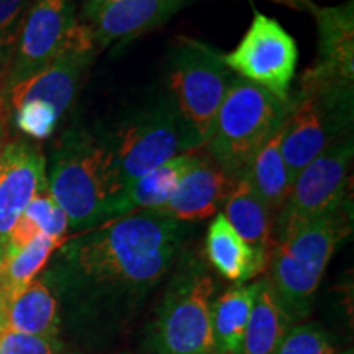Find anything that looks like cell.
Returning <instances> with one entry per match:
<instances>
[{
  "mask_svg": "<svg viewBox=\"0 0 354 354\" xmlns=\"http://www.w3.org/2000/svg\"><path fill=\"white\" fill-rule=\"evenodd\" d=\"M187 234V223L162 212H133L68 238L44 279L68 305L74 326L99 343L135 318Z\"/></svg>",
  "mask_w": 354,
  "mask_h": 354,
  "instance_id": "obj_1",
  "label": "cell"
},
{
  "mask_svg": "<svg viewBox=\"0 0 354 354\" xmlns=\"http://www.w3.org/2000/svg\"><path fill=\"white\" fill-rule=\"evenodd\" d=\"M48 167V192L76 232L112 218L117 197L104 133L71 128L53 146Z\"/></svg>",
  "mask_w": 354,
  "mask_h": 354,
  "instance_id": "obj_2",
  "label": "cell"
},
{
  "mask_svg": "<svg viewBox=\"0 0 354 354\" xmlns=\"http://www.w3.org/2000/svg\"><path fill=\"white\" fill-rule=\"evenodd\" d=\"M353 133V81L315 68L304 73L282 128L281 151L294 184L317 156Z\"/></svg>",
  "mask_w": 354,
  "mask_h": 354,
  "instance_id": "obj_3",
  "label": "cell"
},
{
  "mask_svg": "<svg viewBox=\"0 0 354 354\" xmlns=\"http://www.w3.org/2000/svg\"><path fill=\"white\" fill-rule=\"evenodd\" d=\"M349 232L351 216L346 207L274 243L266 279L292 325L310 315L323 274Z\"/></svg>",
  "mask_w": 354,
  "mask_h": 354,
  "instance_id": "obj_4",
  "label": "cell"
},
{
  "mask_svg": "<svg viewBox=\"0 0 354 354\" xmlns=\"http://www.w3.org/2000/svg\"><path fill=\"white\" fill-rule=\"evenodd\" d=\"M215 279L201 256L185 253L146 336L149 354H216L212 328Z\"/></svg>",
  "mask_w": 354,
  "mask_h": 354,
  "instance_id": "obj_5",
  "label": "cell"
},
{
  "mask_svg": "<svg viewBox=\"0 0 354 354\" xmlns=\"http://www.w3.org/2000/svg\"><path fill=\"white\" fill-rule=\"evenodd\" d=\"M104 140L117 197L133 180L179 154L202 148L169 97L130 115L117 130L104 133Z\"/></svg>",
  "mask_w": 354,
  "mask_h": 354,
  "instance_id": "obj_6",
  "label": "cell"
},
{
  "mask_svg": "<svg viewBox=\"0 0 354 354\" xmlns=\"http://www.w3.org/2000/svg\"><path fill=\"white\" fill-rule=\"evenodd\" d=\"M289 109L290 100L277 99L271 92L234 76L203 151L233 183H238L261 146L284 123Z\"/></svg>",
  "mask_w": 354,
  "mask_h": 354,
  "instance_id": "obj_7",
  "label": "cell"
},
{
  "mask_svg": "<svg viewBox=\"0 0 354 354\" xmlns=\"http://www.w3.org/2000/svg\"><path fill=\"white\" fill-rule=\"evenodd\" d=\"M233 77L215 48L187 37L176 41L167 66L169 99L202 148Z\"/></svg>",
  "mask_w": 354,
  "mask_h": 354,
  "instance_id": "obj_8",
  "label": "cell"
},
{
  "mask_svg": "<svg viewBox=\"0 0 354 354\" xmlns=\"http://www.w3.org/2000/svg\"><path fill=\"white\" fill-rule=\"evenodd\" d=\"M353 136L330 146L300 171L274 223V243L304 225L346 209L351 185Z\"/></svg>",
  "mask_w": 354,
  "mask_h": 354,
  "instance_id": "obj_9",
  "label": "cell"
},
{
  "mask_svg": "<svg viewBox=\"0 0 354 354\" xmlns=\"http://www.w3.org/2000/svg\"><path fill=\"white\" fill-rule=\"evenodd\" d=\"M223 61L238 77L277 99L290 100L289 91L299 61L297 43L272 17L253 10L245 37L232 53L223 55Z\"/></svg>",
  "mask_w": 354,
  "mask_h": 354,
  "instance_id": "obj_10",
  "label": "cell"
},
{
  "mask_svg": "<svg viewBox=\"0 0 354 354\" xmlns=\"http://www.w3.org/2000/svg\"><path fill=\"white\" fill-rule=\"evenodd\" d=\"M82 28L74 0H33L13 44L6 92L69 50Z\"/></svg>",
  "mask_w": 354,
  "mask_h": 354,
  "instance_id": "obj_11",
  "label": "cell"
},
{
  "mask_svg": "<svg viewBox=\"0 0 354 354\" xmlns=\"http://www.w3.org/2000/svg\"><path fill=\"white\" fill-rule=\"evenodd\" d=\"M84 24V21H82ZM99 51L91 28L84 24L77 41L61 53L56 59L48 63L30 77L6 92L7 107L10 113L25 102L41 100L51 104L59 117L68 112L76 99L82 77Z\"/></svg>",
  "mask_w": 354,
  "mask_h": 354,
  "instance_id": "obj_12",
  "label": "cell"
},
{
  "mask_svg": "<svg viewBox=\"0 0 354 354\" xmlns=\"http://www.w3.org/2000/svg\"><path fill=\"white\" fill-rule=\"evenodd\" d=\"M48 192L46 158L38 145L13 138L0 159V258L28 203Z\"/></svg>",
  "mask_w": 354,
  "mask_h": 354,
  "instance_id": "obj_13",
  "label": "cell"
},
{
  "mask_svg": "<svg viewBox=\"0 0 354 354\" xmlns=\"http://www.w3.org/2000/svg\"><path fill=\"white\" fill-rule=\"evenodd\" d=\"M189 2L192 0H113L81 12L79 19L91 28L97 48H122L166 24Z\"/></svg>",
  "mask_w": 354,
  "mask_h": 354,
  "instance_id": "obj_14",
  "label": "cell"
},
{
  "mask_svg": "<svg viewBox=\"0 0 354 354\" xmlns=\"http://www.w3.org/2000/svg\"><path fill=\"white\" fill-rule=\"evenodd\" d=\"M234 185L236 183L201 148L194 154L192 165L179 180L174 194L159 212L183 223L205 220L216 215Z\"/></svg>",
  "mask_w": 354,
  "mask_h": 354,
  "instance_id": "obj_15",
  "label": "cell"
},
{
  "mask_svg": "<svg viewBox=\"0 0 354 354\" xmlns=\"http://www.w3.org/2000/svg\"><path fill=\"white\" fill-rule=\"evenodd\" d=\"M308 12L317 21L318 59L313 68L328 76L354 79V8L353 0L336 7L310 3Z\"/></svg>",
  "mask_w": 354,
  "mask_h": 354,
  "instance_id": "obj_16",
  "label": "cell"
},
{
  "mask_svg": "<svg viewBox=\"0 0 354 354\" xmlns=\"http://www.w3.org/2000/svg\"><path fill=\"white\" fill-rule=\"evenodd\" d=\"M0 326L2 331L57 338L61 328L59 304L44 276L30 282L0 308Z\"/></svg>",
  "mask_w": 354,
  "mask_h": 354,
  "instance_id": "obj_17",
  "label": "cell"
},
{
  "mask_svg": "<svg viewBox=\"0 0 354 354\" xmlns=\"http://www.w3.org/2000/svg\"><path fill=\"white\" fill-rule=\"evenodd\" d=\"M205 256L212 268L228 281L243 284L268 269L269 258L258 253L234 232L223 214H216L205 238Z\"/></svg>",
  "mask_w": 354,
  "mask_h": 354,
  "instance_id": "obj_18",
  "label": "cell"
},
{
  "mask_svg": "<svg viewBox=\"0 0 354 354\" xmlns=\"http://www.w3.org/2000/svg\"><path fill=\"white\" fill-rule=\"evenodd\" d=\"M196 151L179 154L140 179L133 180L113 201L112 218H120L133 212L159 210L165 207L185 171L192 165Z\"/></svg>",
  "mask_w": 354,
  "mask_h": 354,
  "instance_id": "obj_19",
  "label": "cell"
},
{
  "mask_svg": "<svg viewBox=\"0 0 354 354\" xmlns=\"http://www.w3.org/2000/svg\"><path fill=\"white\" fill-rule=\"evenodd\" d=\"M221 214L243 241L258 253L271 256L276 215L261 201L246 177H241L234 185Z\"/></svg>",
  "mask_w": 354,
  "mask_h": 354,
  "instance_id": "obj_20",
  "label": "cell"
},
{
  "mask_svg": "<svg viewBox=\"0 0 354 354\" xmlns=\"http://www.w3.org/2000/svg\"><path fill=\"white\" fill-rule=\"evenodd\" d=\"M290 326L294 325L279 305L268 279H259L256 282L253 308L238 354H272Z\"/></svg>",
  "mask_w": 354,
  "mask_h": 354,
  "instance_id": "obj_21",
  "label": "cell"
},
{
  "mask_svg": "<svg viewBox=\"0 0 354 354\" xmlns=\"http://www.w3.org/2000/svg\"><path fill=\"white\" fill-rule=\"evenodd\" d=\"M282 128H284V123L261 146L259 151L254 154L253 161L248 166L246 174L243 176L276 216L292 189L289 171H287L281 151Z\"/></svg>",
  "mask_w": 354,
  "mask_h": 354,
  "instance_id": "obj_22",
  "label": "cell"
},
{
  "mask_svg": "<svg viewBox=\"0 0 354 354\" xmlns=\"http://www.w3.org/2000/svg\"><path fill=\"white\" fill-rule=\"evenodd\" d=\"M256 295V282L236 284L212 304V328L216 354H238L241 348L251 308Z\"/></svg>",
  "mask_w": 354,
  "mask_h": 354,
  "instance_id": "obj_23",
  "label": "cell"
},
{
  "mask_svg": "<svg viewBox=\"0 0 354 354\" xmlns=\"http://www.w3.org/2000/svg\"><path fill=\"white\" fill-rule=\"evenodd\" d=\"M331 335L318 323L290 326L272 354H335Z\"/></svg>",
  "mask_w": 354,
  "mask_h": 354,
  "instance_id": "obj_24",
  "label": "cell"
},
{
  "mask_svg": "<svg viewBox=\"0 0 354 354\" xmlns=\"http://www.w3.org/2000/svg\"><path fill=\"white\" fill-rule=\"evenodd\" d=\"M59 118L56 109L41 100L25 102L12 112V122L17 130L37 141L50 138L59 123Z\"/></svg>",
  "mask_w": 354,
  "mask_h": 354,
  "instance_id": "obj_25",
  "label": "cell"
},
{
  "mask_svg": "<svg viewBox=\"0 0 354 354\" xmlns=\"http://www.w3.org/2000/svg\"><path fill=\"white\" fill-rule=\"evenodd\" d=\"M24 215L37 225L39 233L57 238V240L68 238V216L55 202V198L50 196V192L39 194V196L35 197L25 209Z\"/></svg>",
  "mask_w": 354,
  "mask_h": 354,
  "instance_id": "obj_26",
  "label": "cell"
},
{
  "mask_svg": "<svg viewBox=\"0 0 354 354\" xmlns=\"http://www.w3.org/2000/svg\"><path fill=\"white\" fill-rule=\"evenodd\" d=\"M0 354H68L57 338L0 331Z\"/></svg>",
  "mask_w": 354,
  "mask_h": 354,
  "instance_id": "obj_27",
  "label": "cell"
},
{
  "mask_svg": "<svg viewBox=\"0 0 354 354\" xmlns=\"http://www.w3.org/2000/svg\"><path fill=\"white\" fill-rule=\"evenodd\" d=\"M33 0H0V51L13 50L19 30Z\"/></svg>",
  "mask_w": 354,
  "mask_h": 354,
  "instance_id": "obj_28",
  "label": "cell"
},
{
  "mask_svg": "<svg viewBox=\"0 0 354 354\" xmlns=\"http://www.w3.org/2000/svg\"><path fill=\"white\" fill-rule=\"evenodd\" d=\"M10 122L12 113L6 107H0V159H2L3 149L10 141Z\"/></svg>",
  "mask_w": 354,
  "mask_h": 354,
  "instance_id": "obj_29",
  "label": "cell"
},
{
  "mask_svg": "<svg viewBox=\"0 0 354 354\" xmlns=\"http://www.w3.org/2000/svg\"><path fill=\"white\" fill-rule=\"evenodd\" d=\"M10 56H12L10 50L0 51V107H6V109H8L7 100H6V76H7Z\"/></svg>",
  "mask_w": 354,
  "mask_h": 354,
  "instance_id": "obj_30",
  "label": "cell"
},
{
  "mask_svg": "<svg viewBox=\"0 0 354 354\" xmlns=\"http://www.w3.org/2000/svg\"><path fill=\"white\" fill-rule=\"evenodd\" d=\"M268 2L281 3V6H286V7H289V8H294V10L308 12L310 3H312L313 0H268Z\"/></svg>",
  "mask_w": 354,
  "mask_h": 354,
  "instance_id": "obj_31",
  "label": "cell"
},
{
  "mask_svg": "<svg viewBox=\"0 0 354 354\" xmlns=\"http://www.w3.org/2000/svg\"><path fill=\"white\" fill-rule=\"evenodd\" d=\"M109 2H113V0H82L81 12L91 10V8L100 7V6H104V3H109Z\"/></svg>",
  "mask_w": 354,
  "mask_h": 354,
  "instance_id": "obj_32",
  "label": "cell"
},
{
  "mask_svg": "<svg viewBox=\"0 0 354 354\" xmlns=\"http://www.w3.org/2000/svg\"><path fill=\"white\" fill-rule=\"evenodd\" d=\"M342 354H353V349H348V351H344Z\"/></svg>",
  "mask_w": 354,
  "mask_h": 354,
  "instance_id": "obj_33",
  "label": "cell"
}]
</instances>
